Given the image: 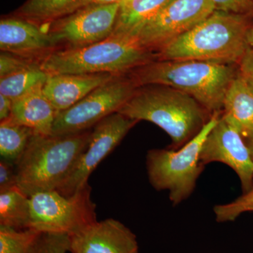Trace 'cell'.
I'll return each instance as SVG.
<instances>
[{
	"label": "cell",
	"mask_w": 253,
	"mask_h": 253,
	"mask_svg": "<svg viewBox=\"0 0 253 253\" xmlns=\"http://www.w3.org/2000/svg\"><path fill=\"white\" fill-rule=\"evenodd\" d=\"M253 16L214 11L192 29L158 49L156 60L239 63L250 46L247 33Z\"/></svg>",
	"instance_id": "obj_1"
},
{
	"label": "cell",
	"mask_w": 253,
	"mask_h": 253,
	"mask_svg": "<svg viewBox=\"0 0 253 253\" xmlns=\"http://www.w3.org/2000/svg\"><path fill=\"white\" fill-rule=\"evenodd\" d=\"M118 113L161 127L170 136L172 150L191 141L212 116L192 96L161 84L139 86Z\"/></svg>",
	"instance_id": "obj_2"
},
{
	"label": "cell",
	"mask_w": 253,
	"mask_h": 253,
	"mask_svg": "<svg viewBox=\"0 0 253 253\" xmlns=\"http://www.w3.org/2000/svg\"><path fill=\"white\" fill-rule=\"evenodd\" d=\"M128 75L138 86L161 84L185 92L213 115L222 111L226 90L237 73L225 63L155 60Z\"/></svg>",
	"instance_id": "obj_3"
},
{
	"label": "cell",
	"mask_w": 253,
	"mask_h": 253,
	"mask_svg": "<svg viewBox=\"0 0 253 253\" xmlns=\"http://www.w3.org/2000/svg\"><path fill=\"white\" fill-rule=\"evenodd\" d=\"M156 59V53L137 38L111 35L90 45L55 50L42 58L40 65L49 75H126Z\"/></svg>",
	"instance_id": "obj_4"
},
{
	"label": "cell",
	"mask_w": 253,
	"mask_h": 253,
	"mask_svg": "<svg viewBox=\"0 0 253 253\" xmlns=\"http://www.w3.org/2000/svg\"><path fill=\"white\" fill-rule=\"evenodd\" d=\"M91 133L68 135L35 134L16 165L17 186L28 197L56 190L85 150Z\"/></svg>",
	"instance_id": "obj_5"
},
{
	"label": "cell",
	"mask_w": 253,
	"mask_h": 253,
	"mask_svg": "<svg viewBox=\"0 0 253 253\" xmlns=\"http://www.w3.org/2000/svg\"><path fill=\"white\" fill-rule=\"evenodd\" d=\"M219 117L220 113H214L202 130L180 149L148 151L146 168L149 182L157 191H169V200L174 206L194 192L205 168L201 160V150Z\"/></svg>",
	"instance_id": "obj_6"
},
{
	"label": "cell",
	"mask_w": 253,
	"mask_h": 253,
	"mask_svg": "<svg viewBox=\"0 0 253 253\" xmlns=\"http://www.w3.org/2000/svg\"><path fill=\"white\" fill-rule=\"evenodd\" d=\"M91 188L86 184L71 196L56 190L30 196L29 228L42 234L71 236L97 221Z\"/></svg>",
	"instance_id": "obj_7"
},
{
	"label": "cell",
	"mask_w": 253,
	"mask_h": 253,
	"mask_svg": "<svg viewBox=\"0 0 253 253\" xmlns=\"http://www.w3.org/2000/svg\"><path fill=\"white\" fill-rule=\"evenodd\" d=\"M138 87L129 75L115 76L69 109L57 113L51 135L86 131L110 115L118 112Z\"/></svg>",
	"instance_id": "obj_8"
},
{
	"label": "cell",
	"mask_w": 253,
	"mask_h": 253,
	"mask_svg": "<svg viewBox=\"0 0 253 253\" xmlns=\"http://www.w3.org/2000/svg\"><path fill=\"white\" fill-rule=\"evenodd\" d=\"M121 3H92L44 27L55 50L78 49L109 38L114 31ZM54 50V51H55Z\"/></svg>",
	"instance_id": "obj_9"
},
{
	"label": "cell",
	"mask_w": 253,
	"mask_h": 253,
	"mask_svg": "<svg viewBox=\"0 0 253 253\" xmlns=\"http://www.w3.org/2000/svg\"><path fill=\"white\" fill-rule=\"evenodd\" d=\"M138 122L117 112L97 123L85 150L56 191L63 196H71L87 184L91 173Z\"/></svg>",
	"instance_id": "obj_10"
},
{
	"label": "cell",
	"mask_w": 253,
	"mask_h": 253,
	"mask_svg": "<svg viewBox=\"0 0 253 253\" xmlns=\"http://www.w3.org/2000/svg\"><path fill=\"white\" fill-rule=\"evenodd\" d=\"M214 11L212 0H169L136 38L143 46L156 53L169 42L202 22Z\"/></svg>",
	"instance_id": "obj_11"
},
{
	"label": "cell",
	"mask_w": 253,
	"mask_h": 253,
	"mask_svg": "<svg viewBox=\"0 0 253 253\" xmlns=\"http://www.w3.org/2000/svg\"><path fill=\"white\" fill-rule=\"evenodd\" d=\"M201 160L204 166L219 162L229 166L239 176L243 194L253 187V163L246 141L221 116L205 141Z\"/></svg>",
	"instance_id": "obj_12"
},
{
	"label": "cell",
	"mask_w": 253,
	"mask_h": 253,
	"mask_svg": "<svg viewBox=\"0 0 253 253\" xmlns=\"http://www.w3.org/2000/svg\"><path fill=\"white\" fill-rule=\"evenodd\" d=\"M69 253H139V245L129 228L109 218L69 236Z\"/></svg>",
	"instance_id": "obj_13"
},
{
	"label": "cell",
	"mask_w": 253,
	"mask_h": 253,
	"mask_svg": "<svg viewBox=\"0 0 253 253\" xmlns=\"http://www.w3.org/2000/svg\"><path fill=\"white\" fill-rule=\"evenodd\" d=\"M0 49L32 59L42 58L55 46L45 28L27 20L14 16L1 18L0 21Z\"/></svg>",
	"instance_id": "obj_14"
},
{
	"label": "cell",
	"mask_w": 253,
	"mask_h": 253,
	"mask_svg": "<svg viewBox=\"0 0 253 253\" xmlns=\"http://www.w3.org/2000/svg\"><path fill=\"white\" fill-rule=\"evenodd\" d=\"M115 76L117 75H49L42 91L56 112L59 113L69 109Z\"/></svg>",
	"instance_id": "obj_15"
},
{
	"label": "cell",
	"mask_w": 253,
	"mask_h": 253,
	"mask_svg": "<svg viewBox=\"0 0 253 253\" xmlns=\"http://www.w3.org/2000/svg\"><path fill=\"white\" fill-rule=\"evenodd\" d=\"M56 114L41 88L13 101L10 118L31 128L36 134L49 136L52 134Z\"/></svg>",
	"instance_id": "obj_16"
},
{
	"label": "cell",
	"mask_w": 253,
	"mask_h": 253,
	"mask_svg": "<svg viewBox=\"0 0 253 253\" xmlns=\"http://www.w3.org/2000/svg\"><path fill=\"white\" fill-rule=\"evenodd\" d=\"M223 119L234 126L244 139L253 133V91L237 73L231 81L223 103Z\"/></svg>",
	"instance_id": "obj_17"
},
{
	"label": "cell",
	"mask_w": 253,
	"mask_h": 253,
	"mask_svg": "<svg viewBox=\"0 0 253 253\" xmlns=\"http://www.w3.org/2000/svg\"><path fill=\"white\" fill-rule=\"evenodd\" d=\"M169 0H125L121 2L112 35L134 37Z\"/></svg>",
	"instance_id": "obj_18"
},
{
	"label": "cell",
	"mask_w": 253,
	"mask_h": 253,
	"mask_svg": "<svg viewBox=\"0 0 253 253\" xmlns=\"http://www.w3.org/2000/svg\"><path fill=\"white\" fill-rule=\"evenodd\" d=\"M92 3V0H26L12 16L45 27Z\"/></svg>",
	"instance_id": "obj_19"
},
{
	"label": "cell",
	"mask_w": 253,
	"mask_h": 253,
	"mask_svg": "<svg viewBox=\"0 0 253 253\" xmlns=\"http://www.w3.org/2000/svg\"><path fill=\"white\" fill-rule=\"evenodd\" d=\"M30 199L18 186L0 192V226L15 229L29 228Z\"/></svg>",
	"instance_id": "obj_20"
},
{
	"label": "cell",
	"mask_w": 253,
	"mask_h": 253,
	"mask_svg": "<svg viewBox=\"0 0 253 253\" xmlns=\"http://www.w3.org/2000/svg\"><path fill=\"white\" fill-rule=\"evenodd\" d=\"M36 134L28 126L15 122L11 118L0 124V155L1 160L16 166L31 138Z\"/></svg>",
	"instance_id": "obj_21"
},
{
	"label": "cell",
	"mask_w": 253,
	"mask_h": 253,
	"mask_svg": "<svg viewBox=\"0 0 253 253\" xmlns=\"http://www.w3.org/2000/svg\"><path fill=\"white\" fill-rule=\"evenodd\" d=\"M49 74L40 63L15 74L0 78V94L13 101L44 86Z\"/></svg>",
	"instance_id": "obj_22"
},
{
	"label": "cell",
	"mask_w": 253,
	"mask_h": 253,
	"mask_svg": "<svg viewBox=\"0 0 253 253\" xmlns=\"http://www.w3.org/2000/svg\"><path fill=\"white\" fill-rule=\"evenodd\" d=\"M42 233L0 226V253H33Z\"/></svg>",
	"instance_id": "obj_23"
},
{
	"label": "cell",
	"mask_w": 253,
	"mask_h": 253,
	"mask_svg": "<svg viewBox=\"0 0 253 253\" xmlns=\"http://www.w3.org/2000/svg\"><path fill=\"white\" fill-rule=\"evenodd\" d=\"M253 212V186L248 192L229 204L214 206V212L218 222L236 220L244 212Z\"/></svg>",
	"instance_id": "obj_24"
},
{
	"label": "cell",
	"mask_w": 253,
	"mask_h": 253,
	"mask_svg": "<svg viewBox=\"0 0 253 253\" xmlns=\"http://www.w3.org/2000/svg\"><path fill=\"white\" fill-rule=\"evenodd\" d=\"M69 236L66 234H42L33 253H67Z\"/></svg>",
	"instance_id": "obj_25"
},
{
	"label": "cell",
	"mask_w": 253,
	"mask_h": 253,
	"mask_svg": "<svg viewBox=\"0 0 253 253\" xmlns=\"http://www.w3.org/2000/svg\"><path fill=\"white\" fill-rule=\"evenodd\" d=\"M40 61L27 59L11 53L1 51L0 54V78L6 77L34 66Z\"/></svg>",
	"instance_id": "obj_26"
},
{
	"label": "cell",
	"mask_w": 253,
	"mask_h": 253,
	"mask_svg": "<svg viewBox=\"0 0 253 253\" xmlns=\"http://www.w3.org/2000/svg\"><path fill=\"white\" fill-rule=\"evenodd\" d=\"M215 11L253 16V0H212Z\"/></svg>",
	"instance_id": "obj_27"
},
{
	"label": "cell",
	"mask_w": 253,
	"mask_h": 253,
	"mask_svg": "<svg viewBox=\"0 0 253 253\" xmlns=\"http://www.w3.org/2000/svg\"><path fill=\"white\" fill-rule=\"evenodd\" d=\"M14 165L1 160L0 162V192L17 186Z\"/></svg>",
	"instance_id": "obj_28"
},
{
	"label": "cell",
	"mask_w": 253,
	"mask_h": 253,
	"mask_svg": "<svg viewBox=\"0 0 253 253\" xmlns=\"http://www.w3.org/2000/svg\"><path fill=\"white\" fill-rule=\"evenodd\" d=\"M239 74L253 91V48L249 46L238 63Z\"/></svg>",
	"instance_id": "obj_29"
},
{
	"label": "cell",
	"mask_w": 253,
	"mask_h": 253,
	"mask_svg": "<svg viewBox=\"0 0 253 253\" xmlns=\"http://www.w3.org/2000/svg\"><path fill=\"white\" fill-rule=\"evenodd\" d=\"M13 101L7 96L0 94V121L9 119L12 111Z\"/></svg>",
	"instance_id": "obj_30"
},
{
	"label": "cell",
	"mask_w": 253,
	"mask_h": 253,
	"mask_svg": "<svg viewBox=\"0 0 253 253\" xmlns=\"http://www.w3.org/2000/svg\"><path fill=\"white\" fill-rule=\"evenodd\" d=\"M245 141H246V144H247L248 148H249L250 156H251L253 163V133L249 138L245 139Z\"/></svg>",
	"instance_id": "obj_31"
},
{
	"label": "cell",
	"mask_w": 253,
	"mask_h": 253,
	"mask_svg": "<svg viewBox=\"0 0 253 253\" xmlns=\"http://www.w3.org/2000/svg\"><path fill=\"white\" fill-rule=\"evenodd\" d=\"M247 41L249 46L253 48V23H251L247 33Z\"/></svg>",
	"instance_id": "obj_32"
},
{
	"label": "cell",
	"mask_w": 253,
	"mask_h": 253,
	"mask_svg": "<svg viewBox=\"0 0 253 253\" xmlns=\"http://www.w3.org/2000/svg\"><path fill=\"white\" fill-rule=\"evenodd\" d=\"M93 2L96 4H115V3H121L124 0H92Z\"/></svg>",
	"instance_id": "obj_33"
},
{
	"label": "cell",
	"mask_w": 253,
	"mask_h": 253,
	"mask_svg": "<svg viewBox=\"0 0 253 253\" xmlns=\"http://www.w3.org/2000/svg\"></svg>",
	"instance_id": "obj_34"
},
{
	"label": "cell",
	"mask_w": 253,
	"mask_h": 253,
	"mask_svg": "<svg viewBox=\"0 0 253 253\" xmlns=\"http://www.w3.org/2000/svg\"><path fill=\"white\" fill-rule=\"evenodd\" d=\"M124 1H125V0H124Z\"/></svg>",
	"instance_id": "obj_35"
}]
</instances>
